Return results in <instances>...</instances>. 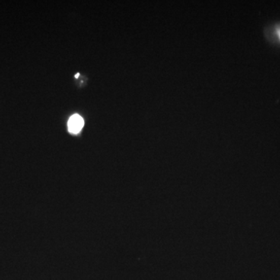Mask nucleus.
I'll return each mask as SVG.
<instances>
[{
    "label": "nucleus",
    "instance_id": "1",
    "mask_svg": "<svg viewBox=\"0 0 280 280\" xmlns=\"http://www.w3.org/2000/svg\"><path fill=\"white\" fill-rule=\"evenodd\" d=\"M84 121L80 115H74L70 118L68 122V131L72 134H77L84 127Z\"/></svg>",
    "mask_w": 280,
    "mask_h": 280
},
{
    "label": "nucleus",
    "instance_id": "2",
    "mask_svg": "<svg viewBox=\"0 0 280 280\" xmlns=\"http://www.w3.org/2000/svg\"><path fill=\"white\" fill-rule=\"evenodd\" d=\"M79 76H80V74H77V75L75 76L76 78H78Z\"/></svg>",
    "mask_w": 280,
    "mask_h": 280
}]
</instances>
